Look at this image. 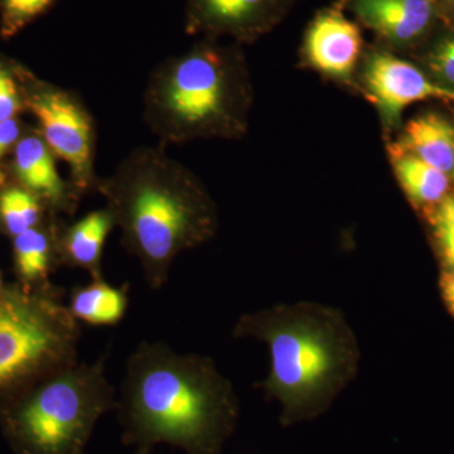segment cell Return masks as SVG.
<instances>
[{"instance_id": "obj_10", "label": "cell", "mask_w": 454, "mask_h": 454, "mask_svg": "<svg viewBox=\"0 0 454 454\" xmlns=\"http://www.w3.org/2000/svg\"><path fill=\"white\" fill-rule=\"evenodd\" d=\"M363 47L360 29L340 12L316 18L306 38V56L312 67L346 79L354 71Z\"/></svg>"}, {"instance_id": "obj_17", "label": "cell", "mask_w": 454, "mask_h": 454, "mask_svg": "<svg viewBox=\"0 0 454 454\" xmlns=\"http://www.w3.org/2000/svg\"><path fill=\"white\" fill-rule=\"evenodd\" d=\"M393 164L406 195L417 206L434 210L450 190L448 173L414 155L391 149Z\"/></svg>"}, {"instance_id": "obj_9", "label": "cell", "mask_w": 454, "mask_h": 454, "mask_svg": "<svg viewBox=\"0 0 454 454\" xmlns=\"http://www.w3.org/2000/svg\"><path fill=\"white\" fill-rule=\"evenodd\" d=\"M364 79L370 97L390 122L399 121L404 109L418 101L454 103V89L430 82L419 68L389 53L370 57Z\"/></svg>"}, {"instance_id": "obj_26", "label": "cell", "mask_w": 454, "mask_h": 454, "mask_svg": "<svg viewBox=\"0 0 454 454\" xmlns=\"http://www.w3.org/2000/svg\"><path fill=\"white\" fill-rule=\"evenodd\" d=\"M7 286L8 282L5 280L4 273H3L2 268H0V297H2V294L4 293Z\"/></svg>"}, {"instance_id": "obj_15", "label": "cell", "mask_w": 454, "mask_h": 454, "mask_svg": "<svg viewBox=\"0 0 454 454\" xmlns=\"http://www.w3.org/2000/svg\"><path fill=\"white\" fill-rule=\"evenodd\" d=\"M130 304V284L113 286L106 278H97L85 286H74L67 309L80 325L116 327L127 316Z\"/></svg>"}, {"instance_id": "obj_12", "label": "cell", "mask_w": 454, "mask_h": 454, "mask_svg": "<svg viewBox=\"0 0 454 454\" xmlns=\"http://www.w3.org/2000/svg\"><path fill=\"white\" fill-rule=\"evenodd\" d=\"M273 0H187L190 33H230L245 38L267 20Z\"/></svg>"}, {"instance_id": "obj_4", "label": "cell", "mask_w": 454, "mask_h": 454, "mask_svg": "<svg viewBox=\"0 0 454 454\" xmlns=\"http://www.w3.org/2000/svg\"><path fill=\"white\" fill-rule=\"evenodd\" d=\"M240 70L234 53L212 43L164 59L145 86V124L163 145L234 136L247 98Z\"/></svg>"}, {"instance_id": "obj_25", "label": "cell", "mask_w": 454, "mask_h": 454, "mask_svg": "<svg viewBox=\"0 0 454 454\" xmlns=\"http://www.w3.org/2000/svg\"><path fill=\"white\" fill-rule=\"evenodd\" d=\"M441 288L447 309L454 317V268H447L442 274Z\"/></svg>"}, {"instance_id": "obj_8", "label": "cell", "mask_w": 454, "mask_h": 454, "mask_svg": "<svg viewBox=\"0 0 454 454\" xmlns=\"http://www.w3.org/2000/svg\"><path fill=\"white\" fill-rule=\"evenodd\" d=\"M57 157L35 127L28 129L9 157V177L33 193L56 216H74L82 196L57 168Z\"/></svg>"}, {"instance_id": "obj_16", "label": "cell", "mask_w": 454, "mask_h": 454, "mask_svg": "<svg viewBox=\"0 0 454 454\" xmlns=\"http://www.w3.org/2000/svg\"><path fill=\"white\" fill-rule=\"evenodd\" d=\"M394 149L419 158L444 173L454 169V125L438 114L411 119Z\"/></svg>"}, {"instance_id": "obj_5", "label": "cell", "mask_w": 454, "mask_h": 454, "mask_svg": "<svg viewBox=\"0 0 454 454\" xmlns=\"http://www.w3.org/2000/svg\"><path fill=\"white\" fill-rule=\"evenodd\" d=\"M106 356L64 367L0 409V430L14 454H86L104 415L116 409Z\"/></svg>"}, {"instance_id": "obj_20", "label": "cell", "mask_w": 454, "mask_h": 454, "mask_svg": "<svg viewBox=\"0 0 454 454\" xmlns=\"http://www.w3.org/2000/svg\"><path fill=\"white\" fill-rule=\"evenodd\" d=\"M20 61L0 55V122L27 113L20 80Z\"/></svg>"}, {"instance_id": "obj_6", "label": "cell", "mask_w": 454, "mask_h": 454, "mask_svg": "<svg viewBox=\"0 0 454 454\" xmlns=\"http://www.w3.org/2000/svg\"><path fill=\"white\" fill-rule=\"evenodd\" d=\"M82 325L53 283H8L0 297V409L79 361Z\"/></svg>"}, {"instance_id": "obj_14", "label": "cell", "mask_w": 454, "mask_h": 454, "mask_svg": "<svg viewBox=\"0 0 454 454\" xmlns=\"http://www.w3.org/2000/svg\"><path fill=\"white\" fill-rule=\"evenodd\" d=\"M356 13L367 26L396 43L413 41L432 20L433 0H355Z\"/></svg>"}, {"instance_id": "obj_24", "label": "cell", "mask_w": 454, "mask_h": 454, "mask_svg": "<svg viewBox=\"0 0 454 454\" xmlns=\"http://www.w3.org/2000/svg\"><path fill=\"white\" fill-rule=\"evenodd\" d=\"M439 247L447 268H454V231L446 229H435Z\"/></svg>"}, {"instance_id": "obj_2", "label": "cell", "mask_w": 454, "mask_h": 454, "mask_svg": "<svg viewBox=\"0 0 454 454\" xmlns=\"http://www.w3.org/2000/svg\"><path fill=\"white\" fill-rule=\"evenodd\" d=\"M97 192L153 291L168 282L178 255L210 240L216 230L210 197L160 146L131 151L112 175L98 177Z\"/></svg>"}, {"instance_id": "obj_21", "label": "cell", "mask_w": 454, "mask_h": 454, "mask_svg": "<svg viewBox=\"0 0 454 454\" xmlns=\"http://www.w3.org/2000/svg\"><path fill=\"white\" fill-rule=\"evenodd\" d=\"M22 118L0 122V184L9 178L7 164L14 146L28 129Z\"/></svg>"}, {"instance_id": "obj_27", "label": "cell", "mask_w": 454, "mask_h": 454, "mask_svg": "<svg viewBox=\"0 0 454 454\" xmlns=\"http://www.w3.org/2000/svg\"><path fill=\"white\" fill-rule=\"evenodd\" d=\"M133 454H155L154 450H136Z\"/></svg>"}, {"instance_id": "obj_3", "label": "cell", "mask_w": 454, "mask_h": 454, "mask_svg": "<svg viewBox=\"0 0 454 454\" xmlns=\"http://www.w3.org/2000/svg\"><path fill=\"white\" fill-rule=\"evenodd\" d=\"M232 334L268 346L270 372L262 387L279 402L289 422L322 413L357 372L356 337L342 313L331 307L279 304L247 313Z\"/></svg>"}, {"instance_id": "obj_11", "label": "cell", "mask_w": 454, "mask_h": 454, "mask_svg": "<svg viewBox=\"0 0 454 454\" xmlns=\"http://www.w3.org/2000/svg\"><path fill=\"white\" fill-rule=\"evenodd\" d=\"M115 229L112 212L106 207L90 211L74 223L62 220L59 231L61 267L82 269L91 279L103 278L104 247Z\"/></svg>"}, {"instance_id": "obj_23", "label": "cell", "mask_w": 454, "mask_h": 454, "mask_svg": "<svg viewBox=\"0 0 454 454\" xmlns=\"http://www.w3.org/2000/svg\"><path fill=\"white\" fill-rule=\"evenodd\" d=\"M435 229L452 230L454 231V195L446 196L430 215Z\"/></svg>"}, {"instance_id": "obj_1", "label": "cell", "mask_w": 454, "mask_h": 454, "mask_svg": "<svg viewBox=\"0 0 454 454\" xmlns=\"http://www.w3.org/2000/svg\"><path fill=\"white\" fill-rule=\"evenodd\" d=\"M116 415L125 446L184 454H221L240 404L212 358L143 340L125 364Z\"/></svg>"}, {"instance_id": "obj_18", "label": "cell", "mask_w": 454, "mask_h": 454, "mask_svg": "<svg viewBox=\"0 0 454 454\" xmlns=\"http://www.w3.org/2000/svg\"><path fill=\"white\" fill-rule=\"evenodd\" d=\"M51 215L40 199L11 177L0 184V235L12 240L41 225Z\"/></svg>"}, {"instance_id": "obj_22", "label": "cell", "mask_w": 454, "mask_h": 454, "mask_svg": "<svg viewBox=\"0 0 454 454\" xmlns=\"http://www.w3.org/2000/svg\"><path fill=\"white\" fill-rule=\"evenodd\" d=\"M433 73L454 89V37L438 44L429 59Z\"/></svg>"}, {"instance_id": "obj_19", "label": "cell", "mask_w": 454, "mask_h": 454, "mask_svg": "<svg viewBox=\"0 0 454 454\" xmlns=\"http://www.w3.org/2000/svg\"><path fill=\"white\" fill-rule=\"evenodd\" d=\"M59 0H0V38L11 41L38 18L49 13Z\"/></svg>"}, {"instance_id": "obj_7", "label": "cell", "mask_w": 454, "mask_h": 454, "mask_svg": "<svg viewBox=\"0 0 454 454\" xmlns=\"http://www.w3.org/2000/svg\"><path fill=\"white\" fill-rule=\"evenodd\" d=\"M18 71L27 113L37 121L35 129L57 160L67 164L80 195L95 192L98 133L91 112L76 91L40 79L23 64Z\"/></svg>"}, {"instance_id": "obj_13", "label": "cell", "mask_w": 454, "mask_h": 454, "mask_svg": "<svg viewBox=\"0 0 454 454\" xmlns=\"http://www.w3.org/2000/svg\"><path fill=\"white\" fill-rule=\"evenodd\" d=\"M61 216L51 215L41 225L12 239V262L16 282L26 286H46L61 268L59 231Z\"/></svg>"}]
</instances>
